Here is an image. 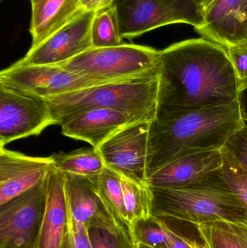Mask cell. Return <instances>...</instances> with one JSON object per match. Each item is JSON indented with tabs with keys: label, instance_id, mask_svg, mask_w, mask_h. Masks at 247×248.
Here are the masks:
<instances>
[{
	"label": "cell",
	"instance_id": "24",
	"mask_svg": "<svg viewBox=\"0 0 247 248\" xmlns=\"http://www.w3.org/2000/svg\"><path fill=\"white\" fill-rule=\"evenodd\" d=\"M195 225L210 248H247V240L232 231L223 221Z\"/></svg>",
	"mask_w": 247,
	"mask_h": 248
},
{
	"label": "cell",
	"instance_id": "5",
	"mask_svg": "<svg viewBox=\"0 0 247 248\" xmlns=\"http://www.w3.org/2000/svg\"><path fill=\"white\" fill-rule=\"evenodd\" d=\"M160 56L154 48L124 43L91 48L58 65L91 79L124 82L159 77Z\"/></svg>",
	"mask_w": 247,
	"mask_h": 248
},
{
	"label": "cell",
	"instance_id": "28",
	"mask_svg": "<svg viewBox=\"0 0 247 248\" xmlns=\"http://www.w3.org/2000/svg\"><path fill=\"white\" fill-rule=\"evenodd\" d=\"M226 49L236 72L241 91L247 87V45H233Z\"/></svg>",
	"mask_w": 247,
	"mask_h": 248
},
{
	"label": "cell",
	"instance_id": "13",
	"mask_svg": "<svg viewBox=\"0 0 247 248\" xmlns=\"http://www.w3.org/2000/svg\"><path fill=\"white\" fill-rule=\"evenodd\" d=\"M203 13L204 23L194 28L203 38L225 48L247 45V0H213Z\"/></svg>",
	"mask_w": 247,
	"mask_h": 248
},
{
	"label": "cell",
	"instance_id": "14",
	"mask_svg": "<svg viewBox=\"0 0 247 248\" xmlns=\"http://www.w3.org/2000/svg\"><path fill=\"white\" fill-rule=\"evenodd\" d=\"M222 150H210L184 156L170 162L147 178L155 188H178L201 183L221 170Z\"/></svg>",
	"mask_w": 247,
	"mask_h": 248
},
{
	"label": "cell",
	"instance_id": "9",
	"mask_svg": "<svg viewBox=\"0 0 247 248\" xmlns=\"http://www.w3.org/2000/svg\"><path fill=\"white\" fill-rule=\"evenodd\" d=\"M0 84L46 99L108 83L87 78L58 65L13 64L0 73Z\"/></svg>",
	"mask_w": 247,
	"mask_h": 248
},
{
	"label": "cell",
	"instance_id": "16",
	"mask_svg": "<svg viewBox=\"0 0 247 248\" xmlns=\"http://www.w3.org/2000/svg\"><path fill=\"white\" fill-rule=\"evenodd\" d=\"M139 122L118 110L94 109L75 116L61 127L65 137L86 141L97 149L125 127Z\"/></svg>",
	"mask_w": 247,
	"mask_h": 248
},
{
	"label": "cell",
	"instance_id": "22",
	"mask_svg": "<svg viewBox=\"0 0 247 248\" xmlns=\"http://www.w3.org/2000/svg\"><path fill=\"white\" fill-rule=\"evenodd\" d=\"M125 207L131 227L133 223L149 218L151 214V193L147 184L139 183L120 176Z\"/></svg>",
	"mask_w": 247,
	"mask_h": 248
},
{
	"label": "cell",
	"instance_id": "38",
	"mask_svg": "<svg viewBox=\"0 0 247 248\" xmlns=\"http://www.w3.org/2000/svg\"><path fill=\"white\" fill-rule=\"evenodd\" d=\"M38 1H39V0H30V1H31V4H35V3L37 2Z\"/></svg>",
	"mask_w": 247,
	"mask_h": 248
},
{
	"label": "cell",
	"instance_id": "20",
	"mask_svg": "<svg viewBox=\"0 0 247 248\" xmlns=\"http://www.w3.org/2000/svg\"><path fill=\"white\" fill-rule=\"evenodd\" d=\"M54 169L62 173H68L84 177L99 176L105 169L106 165L94 147L80 148L68 153L59 152L51 155Z\"/></svg>",
	"mask_w": 247,
	"mask_h": 248
},
{
	"label": "cell",
	"instance_id": "7",
	"mask_svg": "<svg viewBox=\"0 0 247 248\" xmlns=\"http://www.w3.org/2000/svg\"><path fill=\"white\" fill-rule=\"evenodd\" d=\"M56 125L43 97L0 84V147Z\"/></svg>",
	"mask_w": 247,
	"mask_h": 248
},
{
	"label": "cell",
	"instance_id": "25",
	"mask_svg": "<svg viewBox=\"0 0 247 248\" xmlns=\"http://www.w3.org/2000/svg\"><path fill=\"white\" fill-rule=\"evenodd\" d=\"M131 231L136 246L144 245L153 248H166V229L157 217L151 216L149 218L136 221L131 227Z\"/></svg>",
	"mask_w": 247,
	"mask_h": 248
},
{
	"label": "cell",
	"instance_id": "19",
	"mask_svg": "<svg viewBox=\"0 0 247 248\" xmlns=\"http://www.w3.org/2000/svg\"><path fill=\"white\" fill-rule=\"evenodd\" d=\"M91 179L111 219L117 225L131 230L125 207L120 175L106 166L99 176Z\"/></svg>",
	"mask_w": 247,
	"mask_h": 248
},
{
	"label": "cell",
	"instance_id": "30",
	"mask_svg": "<svg viewBox=\"0 0 247 248\" xmlns=\"http://www.w3.org/2000/svg\"><path fill=\"white\" fill-rule=\"evenodd\" d=\"M116 0H80V10L82 13H99L110 8Z\"/></svg>",
	"mask_w": 247,
	"mask_h": 248
},
{
	"label": "cell",
	"instance_id": "15",
	"mask_svg": "<svg viewBox=\"0 0 247 248\" xmlns=\"http://www.w3.org/2000/svg\"><path fill=\"white\" fill-rule=\"evenodd\" d=\"M68 221L63 174L53 169L46 177L44 213L33 248H62Z\"/></svg>",
	"mask_w": 247,
	"mask_h": 248
},
{
	"label": "cell",
	"instance_id": "35",
	"mask_svg": "<svg viewBox=\"0 0 247 248\" xmlns=\"http://www.w3.org/2000/svg\"><path fill=\"white\" fill-rule=\"evenodd\" d=\"M193 1H195L197 4H198L199 5L202 6L203 7V4H204V1L206 0H193Z\"/></svg>",
	"mask_w": 247,
	"mask_h": 248
},
{
	"label": "cell",
	"instance_id": "17",
	"mask_svg": "<svg viewBox=\"0 0 247 248\" xmlns=\"http://www.w3.org/2000/svg\"><path fill=\"white\" fill-rule=\"evenodd\" d=\"M62 174L68 212L75 221L88 228L113 221L97 194L92 179L68 173Z\"/></svg>",
	"mask_w": 247,
	"mask_h": 248
},
{
	"label": "cell",
	"instance_id": "21",
	"mask_svg": "<svg viewBox=\"0 0 247 248\" xmlns=\"http://www.w3.org/2000/svg\"><path fill=\"white\" fill-rule=\"evenodd\" d=\"M91 39L93 48L112 47L124 44L114 5L96 13L91 23Z\"/></svg>",
	"mask_w": 247,
	"mask_h": 248
},
{
	"label": "cell",
	"instance_id": "36",
	"mask_svg": "<svg viewBox=\"0 0 247 248\" xmlns=\"http://www.w3.org/2000/svg\"><path fill=\"white\" fill-rule=\"evenodd\" d=\"M213 0H206L205 1H204V4H203V7H206V6L208 5L209 4H210V3L213 1Z\"/></svg>",
	"mask_w": 247,
	"mask_h": 248
},
{
	"label": "cell",
	"instance_id": "2",
	"mask_svg": "<svg viewBox=\"0 0 247 248\" xmlns=\"http://www.w3.org/2000/svg\"><path fill=\"white\" fill-rule=\"evenodd\" d=\"M242 128L238 100L187 111L157 110L149 126L146 176L184 156L222 150Z\"/></svg>",
	"mask_w": 247,
	"mask_h": 248
},
{
	"label": "cell",
	"instance_id": "12",
	"mask_svg": "<svg viewBox=\"0 0 247 248\" xmlns=\"http://www.w3.org/2000/svg\"><path fill=\"white\" fill-rule=\"evenodd\" d=\"M53 169L50 156L31 157L0 147V205L46 180Z\"/></svg>",
	"mask_w": 247,
	"mask_h": 248
},
{
	"label": "cell",
	"instance_id": "29",
	"mask_svg": "<svg viewBox=\"0 0 247 248\" xmlns=\"http://www.w3.org/2000/svg\"><path fill=\"white\" fill-rule=\"evenodd\" d=\"M238 164L247 172V130L245 127L233 134L225 146Z\"/></svg>",
	"mask_w": 247,
	"mask_h": 248
},
{
	"label": "cell",
	"instance_id": "23",
	"mask_svg": "<svg viewBox=\"0 0 247 248\" xmlns=\"http://www.w3.org/2000/svg\"><path fill=\"white\" fill-rule=\"evenodd\" d=\"M93 248H137L130 229L112 222L88 228Z\"/></svg>",
	"mask_w": 247,
	"mask_h": 248
},
{
	"label": "cell",
	"instance_id": "34",
	"mask_svg": "<svg viewBox=\"0 0 247 248\" xmlns=\"http://www.w3.org/2000/svg\"><path fill=\"white\" fill-rule=\"evenodd\" d=\"M224 223L232 231L247 240V221L242 223H231L224 221Z\"/></svg>",
	"mask_w": 247,
	"mask_h": 248
},
{
	"label": "cell",
	"instance_id": "18",
	"mask_svg": "<svg viewBox=\"0 0 247 248\" xmlns=\"http://www.w3.org/2000/svg\"><path fill=\"white\" fill-rule=\"evenodd\" d=\"M81 13L80 0H39L32 4L31 47L42 43Z\"/></svg>",
	"mask_w": 247,
	"mask_h": 248
},
{
	"label": "cell",
	"instance_id": "37",
	"mask_svg": "<svg viewBox=\"0 0 247 248\" xmlns=\"http://www.w3.org/2000/svg\"><path fill=\"white\" fill-rule=\"evenodd\" d=\"M137 248H153L149 247V246H144V245H138Z\"/></svg>",
	"mask_w": 247,
	"mask_h": 248
},
{
	"label": "cell",
	"instance_id": "32",
	"mask_svg": "<svg viewBox=\"0 0 247 248\" xmlns=\"http://www.w3.org/2000/svg\"><path fill=\"white\" fill-rule=\"evenodd\" d=\"M197 227V225H196ZM185 238L189 241L193 248H210L204 237L202 235L198 227H195Z\"/></svg>",
	"mask_w": 247,
	"mask_h": 248
},
{
	"label": "cell",
	"instance_id": "33",
	"mask_svg": "<svg viewBox=\"0 0 247 248\" xmlns=\"http://www.w3.org/2000/svg\"><path fill=\"white\" fill-rule=\"evenodd\" d=\"M238 103L243 126L247 130V87L239 91Z\"/></svg>",
	"mask_w": 247,
	"mask_h": 248
},
{
	"label": "cell",
	"instance_id": "26",
	"mask_svg": "<svg viewBox=\"0 0 247 248\" xmlns=\"http://www.w3.org/2000/svg\"><path fill=\"white\" fill-rule=\"evenodd\" d=\"M222 153L223 164L221 171L223 179L247 213V172L238 164L226 147L222 149Z\"/></svg>",
	"mask_w": 247,
	"mask_h": 248
},
{
	"label": "cell",
	"instance_id": "10",
	"mask_svg": "<svg viewBox=\"0 0 247 248\" xmlns=\"http://www.w3.org/2000/svg\"><path fill=\"white\" fill-rule=\"evenodd\" d=\"M151 122L130 124L97 148L106 166L139 183L147 184L148 140Z\"/></svg>",
	"mask_w": 247,
	"mask_h": 248
},
{
	"label": "cell",
	"instance_id": "31",
	"mask_svg": "<svg viewBox=\"0 0 247 248\" xmlns=\"http://www.w3.org/2000/svg\"><path fill=\"white\" fill-rule=\"evenodd\" d=\"M165 227L167 232V244L165 248H193L187 238L174 232L166 226L165 225Z\"/></svg>",
	"mask_w": 247,
	"mask_h": 248
},
{
	"label": "cell",
	"instance_id": "8",
	"mask_svg": "<svg viewBox=\"0 0 247 248\" xmlns=\"http://www.w3.org/2000/svg\"><path fill=\"white\" fill-rule=\"evenodd\" d=\"M45 204L46 180L0 205V248H33Z\"/></svg>",
	"mask_w": 247,
	"mask_h": 248
},
{
	"label": "cell",
	"instance_id": "4",
	"mask_svg": "<svg viewBox=\"0 0 247 248\" xmlns=\"http://www.w3.org/2000/svg\"><path fill=\"white\" fill-rule=\"evenodd\" d=\"M159 77L108 83L45 99L56 125L94 109L123 112L139 122L155 119L158 110Z\"/></svg>",
	"mask_w": 247,
	"mask_h": 248
},
{
	"label": "cell",
	"instance_id": "6",
	"mask_svg": "<svg viewBox=\"0 0 247 248\" xmlns=\"http://www.w3.org/2000/svg\"><path fill=\"white\" fill-rule=\"evenodd\" d=\"M120 35L133 39L167 25L204 23L203 7L193 0H116Z\"/></svg>",
	"mask_w": 247,
	"mask_h": 248
},
{
	"label": "cell",
	"instance_id": "11",
	"mask_svg": "<svg viewBox=\"0 0 247 248\" xmlns=\"http://www.w3.org/2000/svg\"><path fill=\"white\" fill-rule=\"evenodd\" d=\"M97 13H83L46 38L30 47L17 65H58L92 47L91 26Z\"/></svg>",
	"mask_w": 247,
	"mask_h": 248
},
{
	"label": "cell",
	"instance_id": "3",
	"mask_svg": "<svg viewBox=\"0 0 247 248\" xmlns=\"http://www.w3.org/2000/svg\"><path fill=\"white\" fill-rule=\"evenodd\" d=\"M151 214L192 224L247 221V213L221 170L207 180L178 188L151 187Z\"/></svg>",
	"mask_w": 247,
	"mask_h": 248
},
{
	"label": "cell",
	"instance_id": "1",
	"mask_svg": "<svg viewBox=\"0 0 247 248\" xmlns=\"http://www.w3.org/2000/svg\"><path fill=\"white\" fill-rule=\"evenodd\" d=\"M237 77L224 46L204 38L160 51L158 111L181 112L232 104Z\"/></svg>",
	"mask_w": 247,
	"mask_h": 248
},
{
	"label": "cell",
	"instance_id": "27",
	"mask_svg": "<svg viewBox=\"0 0 247 248\" xmlns=\"http://www.w3.org/2000/svg\"><path fill=\"white\" fill-rule=\"evenodd\" d=\"M61 248H93L88 227L75 221L69 213L68 229Z\"/></svg>",
	"mask_w": 247,
	"mask_h": 248
}]
</instances>
